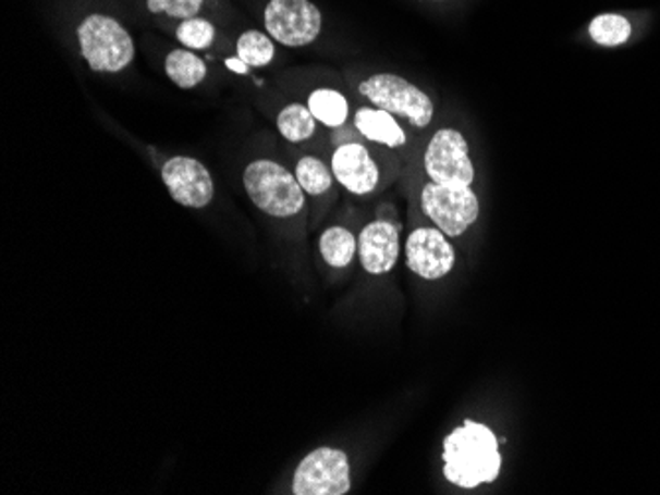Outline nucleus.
Listing matches in <instances>:
<instances>
[{"label":"nucleus","instance_id":"obj_7","mask_svg":"<svg viewBox=\"0 0 660 495\" xmlns=\"http://www.w3.org/2000/svg\"><path fill=\"white\" fill-rule=\"evenodd\" d=\"M427 180L443 186L473 188L477 170L470 159L469 143L457 128H437L424 150Z\"/></svg>","mask_w":660,"mask_h":495},{"label":"nucleus","instance_id":"obj_22","mask_svg":"<svg viewBox=\"0 0 660 495\" xmlns=\"http://www.w3.org/2000/svg\"><path fill=\"white\" fill-rule=\"evenodd\" d=\"M203 4L204 0H147V9L152 14H167L179 21L194 18L203 9Z\"/></svg>","mask_w":660,"mask_h":495},{"label":"nucleus","instance_id":"obj_19","mask_svg":"<svg viewBox=\"0 0 660 495\" xmlns=\"http://www.w3.org/2000/svg\"><path fill=\"white\" fill-rule=\"evenodd\" d=\"M319 121L313 116L310 109L303 103H291L278 113V131L281 137L298 145L315 137Z\"/></svg>","mask_w":660,"mask_h":495},{"label":"nucleus","instance_id":"obj_13","mask_svg":"<svg viewBox=\"0 0 660 495\" xmlns=\"http://www.w3.org/2000/svg\"><path fill=\"white\" fill-rule=\"evenodd\" d=\"M352 123H354L356 133L368 143L390 148V150L407 147V133L402 127L400 119L383 109L374 106L358 107L354 111Z\"/></svg>","mask_w":660,"mask_h":495},{"label":"nucleus","instance_id":"obj_2","mask_svg":"<svg viewBox=\"0 0 660 495\" xmlns=\"http://www.w3.org/2000/svg\"><path fill=\"white\" fill-rule=\"evenodd\" d=\"M330 169L337 184L352 196H372L394 180L395 162L390 148L349 140L330 154Z\"/></svg>","mask_w":660,"mask_h":495},{"label":"nucleus","instance_id":"obj_17","mask_svg":"<svg viewBox=\"0 0 660 495\" xmlns=\"http://www.w3.org/2000/svg\"><path fill=\"white\" fill-rule=\"evenodd\" d=\"M164 72L169 75L172 84L181 89H192L203 84L208 74V67L200 55L192 50H172L164 60Z\"/></svg>","mask_w":660,"mask_h":495},{"label":"nucleus","instance_id":"obj_23","mask_svg":"<svg viewBox=\"0 0 660 495\" xmlns=\"http://www.w3.org/2000/svg\"><path fill=\"white\" fill-rule=\"evenodd\" d=\"M225 65H228V70H232L235 74H247V70H249V65L244 64L240 58H235V60H225Z\"/></svg>","mask_w":660,"mask_h":495},{"label":"nucleus","instance_id":"obj_10","mask_svg":"<svg viewBox=\"0 0 660 495\" xmlns=\"http://www.w3.org/2000/svg\"><path fill=\"white\" fill-rule=\"evenodd\" d=\"M457 263L455 247L448 235L433 227H417L405 242V264L424 281H439L448 276Z\"/></svg>","mask_w":660,"mask_h":495},{"label":"nucleus","instance_id":"obj_5","mask_svg":"<svg viewBox=\"0 0 660 495\" xmlns=\"http://www.w3.org/2000/svg\"><path fill=\"white\" fill-rule=\"evenodd\" d=\"M77 42L87 65L101 74H118L135 58L131 34L115 18L89 14L77 26Z\"/></svg>","mask_w":660,"mask_h":495},{"label":"nucleus","instance_id":"obj_16","mask_svg":"<svg viewBox=\"0 0 660 495\" xmlns=\"http://www.w3.org/2000/svg\"><path fill=\"white\" fill-rule=\"evenodd\" d=\"M295 176L307 198H322L334 186V174L330 169V160L320 159L317 154H305L295 162Z\"/></svg>","mask_w":660,"mask_h":495},{"label":"nucleus","instance_id":"obj_20","mask_svg":"<svg viewBox=\"0 0 660 495\" xmlns=\"http://www.w3.org/2000/svg\"><path fill=\"white\" fill-rule=\"evenodd\" d=\"M235 53L249 67H266L276 58L273 38L264 33H257V30H247L237 38Z\"/></svg>","mask_w":660,"mask_h":495},{"label":"nucleus","instance_id":"obj_4","mask_svg":"<svg viewBox=\"0 0 660 495\" xmlns=\"http://www.w3.org/2000/svg\"><path fill=\"white\" fill-rule=\"evenodd\" d=\"M356 94L370 106L392 113L417 131L429 127L436 116L431 97L402 75H370L356 84Z\"/></svg>","mask_w":660,"mask_h":495},{"label":"nucleus","instance_id":"obj_9","mask_svg":"<svg viewBox=\"0 0 660 495\" xmlns=\"http://www.w3.org/2000/svg\"><path fill=\"white\" fill-rule=\"evenodd\" d=\"M264 22L267 34L288 48L309 46L322 30V14L310 0H269Z\"/></svg>","mask_w":660,"mask_h":495},{"label":"nucleus","instance_id":"obj_11","mask_svg":"<svg viewBox=\"0 0 660 495\" xmlns=\"http://www.w3.org/2000/svg\"><path fill=\"white\" fill-rule=\"evenodd\" d=\"M160 178L172 200L184 208L203 210L213 200V180L200 160L192 157H172L162 164Z\"/></svg>","mask_w":660,"mask_h":495},{"label":"nucleus","instance_id":"obj_15","mask_svg":"<svg viewBox=\"0 0 660 495\" xmlns=\"http://www.w3.org/2000/svg\"><path fill=\"white\" fill-rule=\"evenodd\" d=\"M322 261L332 269H344L358 255V237L344 225H330L319 239Z\"/></svg>","mask_w":660,"mask_h":495},{"label":"nucleus","instance_id":"obj_3","mask_svg":"<svg viewBox=\"0 0 660 495\" xmlns=\"http://www.w3.org/2000/svg\"><path fill=\"white\" fill-rule=\"evenodd\" d=\"M245 191L256 208L279 220L295 218L305 210L307 196L298 184L295 172H289L276 160L259 159L244 170Z\"/></svg>","mask_w":660,"mask_h":495},{"label":"nucleus","instance_id":"obj_12","mask_svg":"<svg viewBox=\"0 0 660 495\" xmlns=\"http://www.w3.org/2000/svg\"><path fill=\"white\" fill-rule=\"evenodd\" d=\"M400 232L394 223L374 220L366 223L358 235V257L364 271L368 274L390 273L400 257Z\"/></svg>","mask_w":660,"mask_h":495},{"label":"nucleus","instance_id":"obj_18","mask_svg":"<svg viewBox=\"0 0 660 495\" xmlns=\"http://www.w3.org/2000/svg\"><path fill=\"white\" fill-rule=\"evenodd\" d=\"M587 34H589L591 42H596L601 48H619L631 40L633 22L628 21L627 16L615 14V12L597 14L589 22Z\"/></svg>","mask_w":660,"mask_h":495},{"label":"nucleus","instance_id":"obj_14","mask_svg":"<svg viewBox=\"0 0 660 495\" xmlns=\"http://www.w3.org/2000/svg\"><path fill=\"white\" fill-rule=\"evenodd\" d=\"M307 107L320 125L329 128L344 127L351 116L349 99L342 96L341 91L330 89V87H319V89L310 91L307 97Z\"/></svg>","mask_w":660,"mask_h":495},{"label":"nucleus","instance_id":"obj_1","mask_svg":"<svg viewBox=\"0 0 660 495\" xmlns=\"http://www.w3.org/2000/svg\"><path fill=\"white\" fill-rule=\"evenodd\" d=\"M499 438L487 424L467 421L443 441V475L449 484L475 490L492 484L501 474Z\"/></svg>","mask_w":660,"mask_h":495},{"label":"nucleus","instance_id":"obj_8","mask_svg":"<svg viewBox=\"0 0 660 495\" xmlns=\"http://www.w3.org/2000/svg\"><path fill=\"white\" fill-rule=\"evenodd\" d=\"M351 460L344 450L320 446L307 454L293 474L295 495H346L351 492Z\"/></svg>","mask_w":660,"mask_h":495},{"label":"nucleus","instance_id":"obj_6","mask_svg":"<svg viewBox=\"0 0 660 495\" xmlns=\"http://www.w3.org/2000/svg\"><path fill=\"white\" fill-rule=\"evenodd\" d=\"M419 208L451 239L469 232L480 215L479 196L473 188L443 186L431 180L419 190Z\"/></svg>","mask_w":660,"mask_h":495},{"label":"nucleus","instance_id":"obj_21","mask_svg":"<svg viewBox=\"0 0 660 495\" xmlns=\"http://www.w3.org/2000/svg\"><path fill=\"white\" fill-rule=\"evenodd\" d=\"M216 38V28L212 22L203 21V18H188L182 21L176 28V40L186 48V50H206L210 48Z\"/></svg>","mask_w":660,"mask_h":495}]
</instances>
